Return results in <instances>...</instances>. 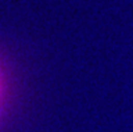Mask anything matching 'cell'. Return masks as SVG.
Returning a JSON list of instances; mask_svg holds the SVG:
<instances>
[]
</instances>
